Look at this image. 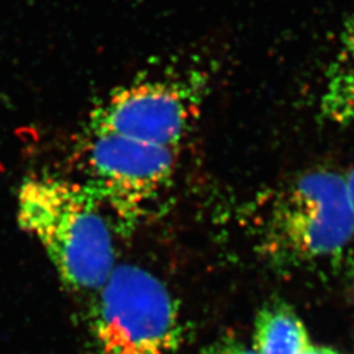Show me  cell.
Segmentation results:
<instances>
[{
  "label": "cell",
  "instance_id": "cell-1",
  "mask_svg": "<svg viewBox=\"0 0 354 354\" xmlns=\"http://www.w3.org/2000/svg\"><path fill=\"white\" fill-rule=\"evenodd\" d=\"M19 222L41 243L68 289L95 292L112 273V231L84 184L28 177L19 192Z\"/></svg>",
  "mask_w": 354,
  "mask_h": 354
},
{
  "label": "cell",
  "instance_id": "cell-5",
  "mask_svg": "<svg viewBox=\"0 0 354 354\" xmlns=\"http://www.w3.org/2000/svg\"><path fill=\"white\" fill-rule=\"evenodd\" d=\"M192 82L153 79L114 91L89 117L88 133L177 149L200 105Z\"/></svg>",
  "mask_w": 354,
  "mask_h": 354
},
{
  "label": "cell",
  "instance_id": "cell-7",
  "mask_svg": "<svg viewBox=\"0 0 354 354\" xmlns=\"http://www.w3.org/2000/svg\"><path fill=\"white\" fill-rule=\"evenodd\" d=\"M313 344L304 320L285 302L266 304L256 315V354H302Z\"/></svg>",
  "mask_w": 354,
  "mask_h": 354
},
{
  "label": "cell",
  "instance_id": "cell-2",
  "mask_svg": "<svg viewBox=\"0 0 354 354\" xmlns=\"http://www.w3.org/2000/svg\"><path fill=\"white\" fill-rule=\"evenodd\" d=\"M89 336L93 354H181L178 306L146 269L115 266L95 291Z\"/></svg>",
  "mask_w": 354,
  "mask_h": 354
},
{
  "label": "cell",
  "instance_id": "cell-10",
  "mask_svg": "<svg viewBox=\"0 0 354 354\" xmlns=\"http://www.w3.org/2000/svg\"><path fill=\"white\" fill-rule=\"evenodd\" d=\"M345 180H346V187H348V193L351 197V203L353 205L354 209V167L348 174H345Z\"/></svg>",
  "mask_w": 354,
  "mask_h": 354
},
{
  "label": "cell",
  "instance_id": "cell-6",
  "mask_svg": "<svg viewBox=\"0 0 354 354\" xmlns=\"http://www.w3.org/2000/svg\"><path fill=\"white\" fill-rule=\"evenodd\" d=\"M320 115L337 127H354V23L342 33L319 100Z\"/></svg>",
  "mask_w": 354,
  "mask_h": 354
},
{
  "label": "cell",
  "instance_id": "cell-3",
  "mask_svg": "<svg viewBox=\"0 0 354 354\" xmlns=\"http://www.w3.org/2000/svg\"><path fill=\"white\" fill-rule=\"evenodd\" d=\"M353 238L354 209L344 174L306 171L279 190L269 221L274 251L299 261L326 260Z\"/></svg>",
  "mask_w": 354,
  "mask_h": 354
},
{
  "label": "cell",
  "instance_id": "cell-9",
  "mask_svg": "<svg viewBox=\"0 0 354 354\" xmlns=\"http://www.w3.org/2000/svg\"><path fill=\"white\" fill-rule=\"evenodd\" d=\"M302 354H340L336 352L335 349L328 348V346H323V345H315L314 342L304 351Z\"/></svg>",
  "mask_w": 354,
  "mask_h": 354
},
{
  "label": "cell",
  "instance_id": "cell-4",
  "mask_svg": "<svg viewBox=\"0 0 354 354\" xmlns=\"http://www.w3.org/2000/svg\"><path fill=\"white\" fill-rule=\"evenodd\" d=\"M83 150V183L122 228L136 226L175 174L177 149L93 134Z\"/></svg>",
  "mask_w": 354,
  "mask_h": 354
},
{
  "label": "cell",
  "instance_id": "cell-8",
  "mask_svg": "<svg viewBox=\"0 0 354 354\" xmlns=\"http://www.w3.org/2000/svg\"><path fill=\"white\" fill-rule=\"evenodd\" d=\"M201 354H256L252 348L236 340H222L203 349Z\"/></svg>",
  "mask_w": 354,
  "mask_h": 354
},
{
  "label": "cell",
  "instance_id": "cell-11",
  "mask_svg": "<svg viewBox=\"0 0 354 354\" xmlns=\"http://www.w3.org/2000/svg\"><path fill=\"white\" fill-rule=\"evenodd\" d=\"M351 270H352L354 279V247L353 250H352V254H351Z\"/></svg>",
  "mask_w": 354,
  "mask_h": 354
}]
</instances>
